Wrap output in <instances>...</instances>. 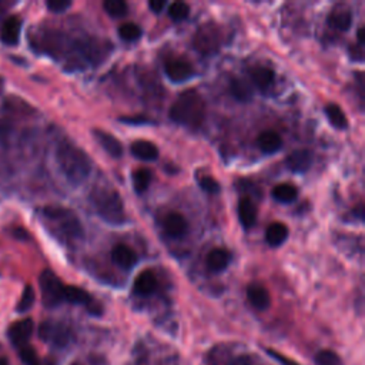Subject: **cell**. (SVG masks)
I'll return each instance as SVG.
<instances>
[{"instance_id": "cell-22", "label": "cell", "mask_w": 365, "mask_h": 365, "mask_svg": "<svg viewBox=\"0 0 365 365\" xmlns=\"http://www.w3.org/2000/svg\"><path fill=\"white\" fill-rule=\"evenodd\" d=\"M238 218L245 228H250L255 224L257 208L250 198H241L238 202Z\"/></svg>"}, {"instance_id": "cell-23", "label": "cell", "mask_w": 365, "mask_h": 365, "mask_svg": "<svg viewBox=\"0 0 365 365\" xmlns=\"http://www.w3.org/2000/svg\"><path fill=\"white\" fill-rule=\"evenodd\" d=\"M250 77H251V81L261 90H265L268 88L272 81H274V71L271 68H267V67H262V66H258V67H254L250 70Z\"/></svg>"}, {"instance_id": "cell-18", "label": "cell", "mask_w": 365, "mask_h": 365, "mask_svg": "<svg viewBox=\"0 0 365 365\" xmlns=\"http://www.w3.org/2000/svg\"><path fill=\"white\" fill-rule=\"evenodd\" d=\"M257 145L258 148L265 153V154H274L277 153L281 145H282V140L279 137V134H277L275 131L272 130H267V131H262L258 138H257Z\"/></svg>"}, {"instance_id": "cell-27", "label": "cell", "mask_w": 365, "mask_h": 365, "mask_svg": "<svg viewBox=\"0 0 365 365\" xmlns=\"http://www.w3.org/2000/svg\"><path fill=\"white\" fill-rule=\"evenodd\" d=\"M133 187L137 194H143L151 182V171L147 168H137L131 174Z\"/></svg>"}, {"instance_id": "cell-5", "label": "cell", "mask_w": 365, "mask_h": 365, "mask_svg": "<svg viewBox=\"0 0 365 365\" xmlns=\"http://www.w3.org/2000/svg\"><path fill=\"white\" fill-rule=\"evenodd\" d=\"M40 291H41V301L43 305L47 308H56L61 302H64V284L60 278L51 271L44 269L38 277Z\"/></svg>"}, {"instance_id": "cell-30", "label": "cell", "mask_w": 365, "mask_h": 365, "mask_svg": "<svg viewBox=\"0 0 365 365\" xmlns=\"http://www.w3.org/2000/svg\"><path fill=\"white\" fill-rule=\"evenodd\" d=\"M34 299H36V294H34V289L31 285H26L24 289H23V294L17 302V307H16V311L23 314V312H27L33 304H34Z\"/></svg>"}, {"instance_id": "cell-33", "label": "cell", "mask_w": 365, "mask_h": 365, "mask_svg": "<svg viewBox=\"0 0 365 365\" xmlns=\"http://www.w3.org/2000/svg\"><path fill=\"white\" fill-rule=\"evenodd\" d=\"M190 13V7L187 3L184 1H174L170 4L168 7V14L173 20L175 21H180V20H184Z\"/></svg>"}, {"instance_id": "cell-40", "label": "cell", "mask_w": 365, "mask_h": 365, "mask_svg": "<svg viewBox=\"0 0 365 365\" xmlns=\"http://www.w3.org/2000/svg\"><path fill=\"white\" fill-rule=\"evenodd\" d=\"M358 41L359 44H364V29L358 30Z\"/></svg>"}, {"instance_id": "cell-39", "label": "cell", "mask_w": 365, "mask_h": 365, "mask_svg": "<svg viewBox=\"0 0 365 365\" xmlns=\"http://www.w3.org/2000/svg\"><path fill=\"white\" fill-rule=\"evenodd\" d=\"M228 365H251V359L247 355H241L234 358Z\"/></svg>"}, {"instance_id": "cell-17", "label": "cell", "mask_w": 365, "mask_h": 365, "mask_svg": "<svg viewBox=\"0 0 365 365\" xmlns=\"http://www.w3.org/2000/svg\"><path fill=\"white\" fill-rule=\"evenodd\" d=\"M158 281L157 277L153 274V271H143L138 274V277L134 281V291L141 297H148L157 289Z\"/></svg>"}, {"instance_id": "cell-37", "label": "cell", "mask_w": 365, "mask_h": 365, "mask_svg": "<svg viewBox=\"0 0 365 365\" xmlns=\"http://www.w3.org/2000/svg\"><path fill=\"white\" fill-rule=\"evenodd\" d=\"M267 354H268L272 359H275L277 362H279L281 365H299L298 362H295V361H292V359H289V358L284 356L282 354H279V352H277V351L267 349Z\"/></svg>"}, {"instance_id": "cell-28", "label": "cell", "mask_w": 365, "mask_h": 365, "mask_svg": "<svg viewBox=\"0 0 365 365\" xmlns=\"http://www.w3.org/2000/svg\"><path fill=\"white\" fill-rule=\"evenodd\" d=\"M231 93L240 101H248L252 97L251 86L242 78H232L231 81Z\"/></svg>"}, {"instance_id": "cell-10", "label": "cell", "mask_w": 365, "mask_h": 365, "mask_svg": "<svg viewBox=\"0 0 365 365\" xmlns=\"http://www.w3.org/2000/svg\"><path fill=\"white\" fill-rule=\"evenodd\" d=\"M164 70L167 77L174 83L185 81L194 74L192 66L185 60H170L165 63Z\"/></svg>"}, {"instance_id": "cell-20", "label": "cell", "mask_w": 365, "mask_h": 365, "mask_svg": "<svg viewBox=\"0 0 365 365\" xmlns=\"http://www.w3.org/2000/svg\"><path fill=\"white\" fill-rule=\"evenodd\" d=\"M230 252L224 248H214L207 255V267L212 272H220L230 264Z\"/></svg>"}, {"instance_id": "cell-31", "label": "cell", "mask_w": 365, "mask_h": 365, "mask_svg": "<svg viewBox=\"0 0 365 365\" xmlns=\"http://www.w3.org/2000/svg\"><path fill=\"white\" fill-rule=\"evenodd\" d=\"M315 365H342L341 358L331 349H321L315 354Z\"/></svg>"}, {"instance_id": "cell-25", "label": "cell", "mask_w": 365, "mask_h": 365, "mask_svg": "<svg viewBox=\"0 0 365 365\" xmlns=\"http://www.w3.org/2000/svg\"><path fill=\"white\" fill-rule=\"evenodd\" d=\"M325 114H327V118L329 120V123H331L335 128L344 130V128L348 127V120H346L344 111L341 110V107H339L338 104L329 103V104L325 107Z\"/></svg>"}, {"instance_id": "cell-41", "label": "cell", "mask_w": 365, "mask_h": 365, "mask_svg": "<svg viewBox=\"0 0 365 365\" xmlns=\"http://www.w3.org/2000/svg\"><path fill=\"white\" fill-rule=\"evenodd\" d=\"M0 365H9V362L4 356H0Z\"/></svg>"}, {"instance_id": "cell-21", "label": "cell", "mask_w": 365, "mask_h": 365, "mask_svg": "<svg viewBox=\"0 0 365 365\" xmlns=\"http://www.w3.org/2000/svg\"><path fill=\"white\" fill-rule=\"evenodd\" d=\"M351 23H352V14L345 7H336L328 16V24L341 31L348 30L351 27Z\"/></svg>"}, {"instance_id": "cell-24", "label": "cell", "mask_w": 365, "mask_h": 365, "mask_svg": "<svg viewBox=\"0 0 365 365\" xmlns=\"http://www.w3.org/2000/svg\"><path fill=\"white\" fill-rule=\"evenodd\" d=\"M288 237V227L282 222H272L265 232V240L271 247L281 245Z\"/></svg>"}, {"instance_id": "cell-13", "label": "cell", "mask_w": 365, "mask_h": 365, "mask_svg": "<svg viewBox=\"0 0 365 365\" xmlns=\"http://www.w3.org/2000/svg\"><path fill=\"white\" fill-rule=\"evenodd\" d=\"M247 298L251 302V305L259 311L267 309L271 304V297H269V292L267 291V288L264 285L255 284V282L248 285Z\"/></svg>"}, {"instance_id": "cell-19", "label": "cell", "mask_w": 365, "mask_h": 365, "mask_svg": "<svg viewBox=\"0 0 365 365\" xmlns=\"http://www.w3.org/2000/svg\"><path fill=\"white\" fill-rule=\"evenodd\" d=\"M131 154L144 161H154L158 157V148L151 141L137 140L131 144Z\"/></svg>"}, {"instance_id": "cell-9", "label": "cell", "mask_w": 365, "mask_h": 365, "mask_svg": "<svg viewBox=\"0 0 365 365\" xmlns=\"http://www.w3.org/2000/svg\"><path fill=\"white\" fill-rule=\"evenodd\" d=\"M33 329H34L33 319L24 318V319H20V321L11 324L7 331V335L16 348H21V346L27 345V341L30 339Z\"/></svg>"}, {"instance_id": "cell-35", "label": "cell", "mask_w": 365, "mask_h": 365, "mask_svg": "<svg viewBox=\"0 0 365 365\" xmlns=\"http://www.w3.org/2000/svg\"><path fill=\"white\" fill-rule=\"evenodd\" d=\"M200 185H201V188H202L205 192H208V194H217V192L220 191V184H218V181L214 180L212 177H208V175H205V177H202V178L200 180Z\"/></svg>"}, {"instance_id": "cell-15", "label": "cell", "mask_w": 365, "mask_h": 365, "mask_svg": "<svg viewBox=\"0 0 365 365\" xmlns=\"http://www.w3.org/2000/svg\"><path fill=\"white\" fill-rule=\"evenodd\" d=\"M111 259L120 268L130 269L131 267L135 265L137 255L130 247H127L124 244H118L111 250Z\"/></svg>"}, {"instance_id": "cell-4", "label": "cell", "mask_w": 365, "mask_h": 365, "mask_svg": "<svg viewBox=\"0 0 365 365\" xmlns=\"http://www.w3.org/2000/svg\"><path fill=\"white\" fill-rule=\"evenodd\" d=\"M93 202L97 214L108 224L120 225L125 222L123 200L114 190H98L93 194Z\"/></svg>"}, {"instance_id": "cell-32", "label": "cell", "mask_w": 365, "mask_h": 365, "mask_svg": "<svg viewBox=\"0 0 365 365\" xmlns=\"http://www.w3.org/2000/svg\"><path fill=\"white\" fill-rule=\"evenodd\" d=\"M118 34L125 41H135L141 36V29H140V26H137L134 23H124L120 26Z\"/></svg>"}, {"instance_id": "cell-14", "label": "cell", "mask_w": 365, "mask_h": 365, "mask_svg": "<svg viewBox=\"0 0 365 365\" xmlns=\"http://www.w3.org/2000/svg\"><path fill=\"white\" fill-rule=\"evenodd\" d=\"M311 163H312V154L307 148H301V150L292 151L287 157V161H285L287 167L292 173H304V171H307L311 167Z\"/></svg>"}, {"instance_id": "cell-34", "label": "cell", "mask_w": 365, "mask_h": 365, "mask_svg": "<svg viewBox=\"0 0 365 365\" xmlns=\"http://www.w3.org/2000/svg\"><path fill=\"white\" fill-rule=\"evenodd\" d=\"M19 355L24 365H41V359L38 358L37 352L29 345L19 348Z\"/></svg>"}, {"instance_id": "cell-3", "label": "cell", "mask_w": 365, "mask_h": 365, "mask_svg": "<svg viewBox=\"0 0 365 365\" xmlns=\"http://www.w3.org/2000/svg\"><path fill=\"white\" fill-rule=\"evenodd\" d=\"M41 218L53 232L66 240H77L83 235V227L78 218L67 208L48 205L41 210Z\"/></svg>"}, {"instance_id": "cell-8", "label": "cell", "mask_w": 365, "mask_h": 365, "mask_svg": "<svg viewBox=\"0 0 365 365\" xmlns=\"http://www.w3.org/2000/svg\"><path fill=\"white\" fill-rule=\"evenodd\" d=\"M64 301L76 305H84L87 311L93 315L101 314V307L94 301V298L83 288L74 287V285H66L64 287Z\"/></svg>"}, {"instance_id": "cell-6", "label": "cell", "mask_w": 365, "mask_h": 365, "mask_svg": "<svg viewBox=\"0 0 365 365\" xmlns=\"http://www.w3.org/2000/svg\"><path fill=\"white\" fill-rule=\"evenodd\" d=\"M38 336L56 346V348H66L68 346L73 339H74V334L71 331V328L60 321H44L41 322V325L38 327Z\"/></svg>"}, {"instance_id": "cell-36", "label": "cell", "mask_w": 365, "mask_h": 365, "mask_svg": "<svg viewBox=\"0 0 365 365\" xmlns=\"http://www.w3.org/2000/svg\"><path fill=\"white\" fill-rule=\"evenodd\" d=\"M47 7H48V10L54 11V13H63L64 10L71 7V1H67V0H50V1H47Z\"/></svg>"}, {"instance_id": "cell-2", "label": "cell", "mask_w": 365, "mask_h": 365, "mask_svg": "<svg viewBox=\"0 0 365 365\" xmlns=\"http://www.w3.org/2000/svg\"><path fill=\"white\" fill-rule=\"evenodd\" d=\"M205 117V103L195 90L182 91L170 107V118L185 127L197 128Z\"/></svg>"}, {"instance_id": "cell-38", "label": "cell", "mask_w": 365, "mask_h": 365, "mask_svg": "<svg viewBox=\"0 0 365 365\" xmlns=\"http://www.w3.org/2000/svg\"><path fill=\"white\" fill-rule=\"evenodd\" d=\"M148 6H150V9H151L154 13H160V11H163V9L165 7V1H164V0H151V1L148 3Z\"/></svg>"}, {"instance_id": "cell-12", "label": "cell", "mask_w": 365, "mask_h": 365, "mask_svg": "<svg viewBox=\"0 0 365 365\" xmlns=\"http://www.w3.org/2000/svg\"><path fill=\"white\" fill-rule=\"evenodd\" d=\"M93 134H94L96 141L101 145V148H103L108 155H111V157H114V158L121 157V154H123V145H121V143H120L113 134H110V133H107V131H103V130H98V128L93 130Z\"/></svg>"}, {"instance_id": "cell-29", "label": "cell", "mask_w": 365, "mask_h": 365, "mask_svg": "<svg viewBox=\"0 0 365 365\" xmlns=\"http://www.w3.org/2000/svg\"><path fill=\"white\" fill-rule=\"evenodd\" d=\"M103 7L111 17H123L128 11V4L123 0H106Z\"/></svg>"}, {"instance_id": "cell-11", "label": "cell", "mask_w": 365, "mask_h": 365, "mask_svg": "<svg viewBox=\"0 0 365 365\" xmlns=\"http://www.w3.org/2000/svg\"><path fill=\"white\" fill-rule=\"evenodd\" d=\"M20 33H21V19L16 14L9 16L0 29V36L4 44L7 46H16L20 40Z\"/></svg>"}, {"instance_id": "cell-7", "label": "cell", "mask_w": 365, "mask_h": 365, "mask_svg": "<svg viewBox=\"0 0 365 365\" xmlns=\"http://www.w3.org/2000/svg\"><path fill=\"white\" fill-rule=\"evenodd\" d=\"M221 46V31L217 24L205 23L195 31L192 37V47L204 56H210L218 51Z\"/></svg>"}, {"instance_id": "cell-16", "label": "cell", "mask_w": 365, "mask_h": 365, "mask_svg": "<svg viewBox=\"0 0 365 365\" xmlns=\"http://www.w3.org/2000/svg\"><path fill=\"white\" fill-rule=\"evenodd\" d=\"M164 230L170 237L180 238L187 234L188 224L187 220L180 212H170L164 220Z\"/></svg>"}, {"instance_id": "cell-1", "label": "cell", "mask_w": 365, "mask_h": 365, "mask_svg": "<svg viewBox=\"0 0 365 365\" xmlns=\"http://www.w3.org/2000/svg\"><path fill=\"white\" fill-rule=\"evenodd\" d=\"M56 163L71 184H81L91 171L88 155L70 141H63L57 145Z\"/></svg>"}, {"instance_id": "cell-26", "label": "cell", "mask_w": 365, "mask_h": 365, "mask_svg": "<svg viewBox=\"0 0 365 365\" xmlns=\"http://www.w3.org/2000/svg\"><path fill=\"white\" fill-rule=\"evenodd\" d=\"M298 195V191L297 188L292 185V184H288V182H282V184H278L272 188V197L278 201V202H284V204H288V202H292Z\"/></svg>"}]
</instances>
